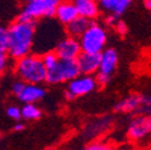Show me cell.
Here are the masks:
<instances>
[{
	"label": "cell",
	"mask_w": 151,
	"mask_h": 150,
	"mask_svg": "<svg viewBox=\"0 0 151 150\" xmlns=\"http://www.w3.org/2000/svg\"><path fill=\"white\" fill-rule=\"evenodd\" d=\"M13 130L16 131V132H19V131H23V130H24V125H23L22 123H17V124L14 125Z\"/></svg>",
	"instance_id": "cell-24"
},
{
	"label": "cell",
	"mask_w": 151,
	"mask_h": 150,
	"mask_svg": "<svg viewBox=\"0 0 151 150\" xmlns=\"http://www.w3.org/2000/svg\"><path fill=\"white\" fill-rule=\"evenodd\" d=\"M41 59H42V63H43V65H45V67L47 70L52 69L59 60L58 55L55 54V52H46L41 57Z\"/></svg>",
	"instance_id": "cell-18"
},
{
	"label": "cell",
	"mask_w": 151,
	"mask_h": 150,
	"mask_svg": "<svg viewBox=\"0 0 151 150\" xmlns=\"http://www.w3.org/2000/svg\"><path fill=\"white\" fill-rule=\"evenodd\" d=\"M100 53H88L81 52V54L76 59L77 66L79 69V73L83 74H96L100 67Z\"/></svg>",
	"instance_id": "cell-10"
},
{
	"label": "cell",
	"mask_w": 151,
	"mask_h": 150,
	"mask_svg": "<svg viewBox=\"0 0 151 150\" xmlns=\"http://www.w3.org/2000/svg\"><path fill=\"white\" fill-rule=\"evenodd\" d=\"M82 52L88 53H101L107 45L108 32L107 29L97 23L91 21L85 31L78 37Z\"/></svg>",
	"instance_id": "cell-3"
},
{
	"label": "cell",
	"mask_w": 151,
	"mask_h": 150,
	"mask_svg": "<svg viewBox=\"0 0 151 150\" xmlns=\"http://www.w3.org/2000/svg\"><path fill=\"white\" fill-rule=\"evenodd\" d=\"M36 34L32 21L18 19L7 29V53L13 59H19L31 52Z\"/></svg>",
	"instance_id": "cell-1"
},
{
	"label": "cell",
	"mask_w": 151,
	"mask_h": 150,
	"mask_svg": "<svg viewBox=\"0 0 151 150\" xmlns=\"http://www.w3.org/2000/svg\"><path fill=\"white\" fill-rule=\"evenodd\" d=\"M144 6L147 11L151 12V0H144Z\"/></svg>",
	"instance_id": "cell-25"
},
{
	"label": "cell",
	"mask_w": 151,
	"mask_h": 150,
	"mask_svg": "<svg viewBox=\"0 0 151 150\" xmlns=\"http://www.w3.org/2000/svg\"><path fill=\"white\" fill-rule=\"evenodd\" d=\"M151 135V113L147 115H138L132 119L127 127V137L131 141L140 142Z\"/></svg>",
	"instance_id": "cell-8"
},
{
	"label": "cell",
	"mask_w": 151,
	"mask_h": 150,
	"mask_svg": "<svg viewBox=\"0 0 151 150\" xmlns=\"http://www.w3.org/2000/svg\"><path fill=\"white\" fill-rule=\"evenodd\" d=\"M7 115L13 119V120H19L22 118V113H21V108L17 107V106H10L6 110Z\"/></svg>",
	"instance_id": "cell-20"
},
{
	"label": "cell",
	"mask_w": 151,
	"mask_h": 150,
	"mask_svg": "<svg viewBox=\"0 0 151 150\" xmlns=\"http://www.w3.org/2000/svg\"><path fill=\"white\" fill-rule=\"evenodd\" d=\"M99 87L96 78L93 74H83L79 73L77 77L72 78L67 82V88L65 96L67 100H74L77 97H83L93 92Z\"/></svg>",
	"instance_id": "cell-6"
},
{
	"label": "cell",
	"mask_w": 151,
	"mask_h": 150,
	"mask_svg": "<svg viewBox=\"0 0 151 150\" xmlns=\"http://www.w3.org/2000/svg\"><path fill=\"white\" fill-rule=\"evenodd\" d=\"M60 1L61 0H30L23 7L19 19L35 22L42 17H53Z\"/></svg>",
	"instance_id": "cell-4"
},
{
	"label": "cell",
	"mask_w": 151,
	"mask_h": 150,
	"mask_svg": "<svg viewBox=\"0 0 151 150\" xmlns=\"http://www.w3.org/2000/svg\"><path fill=\"white\" fill-rule=\"evenodd\" d=\"M0 137H1V135H0Z\"/></svg>",
	"instance_id": "cell-26"
},
{
	"label": "cell",
	"mask_w": 151,
	"mask_h": 150,
	"mask_svg": "<svg viewBox=\"0 0 151 150\" xmlns=\"http://www.w3.org/2000/svg\"><path fill=\"white\" fill-rule=\"evenodd\" d=\"M54 16L59 23L66 25L71 21H73L76 17H78V12L72 0H61L55 9Z\"/></svg>",
	"instance_id": "cell-14"
},
{
	"label": "cell",
	"mask_w": 151,
	"mask_h": 150,
	"mask_svg": "<svg viewBox=\"0 0 151 150\" xmlns=\"http://www.w3.org/2000/svg\"><path fill=\"white\" fill-rule=\"evenodd\" d=\"M7 58H6V53H0V73L4 72L5 69L7 67Z\"/></svg>",
	"instance_id": "cell-23"
},
{
	"label": "cell",
	"mask_w": 151,
	"mask_h": 150,
	"mask_svg": "<svg viewBox=\"0 0 151 150\" xmlns=\"http://www.w3.org/2000/svg\"><path fill=\"white\" fill-rule=\"evenodd\" d=\"M0 53H7V29L0 27Z\"/></svg>",
	"instance_id": "cell-19"
},
{
	"label": "cell",
	"mask_w": 151,
	"mask_h": 150,
	"mask_svg": "<svg viewBox=\"0 0 151 150\" xmlns=\"http://www.w3.org/2000/svg\"><path fill=\"white\" fill-rule=\"evenodd\" d=\"M78 16H82L89 21H95L101 13L97 0H72Z\"/></svg>",
	"instance_id": "cell-13"
},
{
	"label": "cell",
	"mask_w": 151,
	"mask_h": 150,
	"mask_svg": "<svg viewBox=\"0 0 151 150\" xmlns=\"http://www.w3.org/2000/svg\"><path fill=\"white\" fill-rule=\"evenodd\" d=\"M143 105V96L138 94H131L125 99L120 100L115 106L114 110L118 113H133L140 109Z\"/></svg>",
	"instance_id": "cell-15"
},
{
	"label": "cell",
	"mask_w": 151,
	"mask_h": 150,
	"mask_svg": "<svg viewBox=\"0 0 151 150\" xmlns=\"http://www.w3.org/2000/svg\"><path fill=\"white\" fill-rule=\"evenodd\" d=\"M14 70L17 76L23 82L35 84H41L46 82L47 69L45 67L40 55L29 53L24 57L17 59Z\"/></svg>",
	"instance_id": "cell-2"
},
{
	"label": "cell",
	"mask_w": 151,
	"mask_h": 150,
	"mask_svg": "<svg viewBox=\"0 0 151 150\" xmlns=\"http://www.w3.org/2000/svg\"><path fill=\"white\" fill-rule=\"evenodd\" d=\"M100 54H101V59H100V67L97 72L111 77L116 71L118 64H119L118 52L114 48H104Z\"/></svg>",
	"instance_id": "cell-11"
},
{
	"label": "cell",
	"mask_w": 151,
	"mask_h": 150,
	"mask_svg": "<svg viewBox=\"0 0 151 150\" xmlns=\"http://www.w3.org/2000/svg\"><path fill=\"white\" fill-rule=\"evenodd\" d=\"M91 21L86 19V18L82 17V16H78L76 17L73 21H71L68 24H66V32L68 36H72V37H78L85 31V29L89 27Z\"/></svg>",
	"instance_id": "cell-16"
},
{
	"label": "cell",
	"mask_w": 151,
	"mask_h": 150,
	"mask_svg": "<svg viewBox=\"0 0 151 150\" xmlns=\"http://www.w3.org/2000/svg\"><path fill=\"white\" fill-rule=\"evenodd\" d=\"M12 92L23 103H36L46 96V90L41 87V84L27 83L23 81L13 83Z\"/></svg>",
	"instance_id": "cell-7"
},
{
	"label": "cell",
	"mask_w": 151,
	"mask_h": 150,
	"mask_svg": "<svg viewBox=\"0 0 151 150\" xmlns=\"http://www.w3.org/2000/svg\"><path fill=\"white\" fill-rule=\"evenodd\" d=\"M21 113H22L23 119L30 120V121L40 119L41 115H42L41 109L35 103H24V106L21 108Z\"/></svg>",
	"instance_id": "cell-17"
},
{
	"label": "cell",
	"mask_w": 151,
	"mask_h": 150,
	"mask_svg": "<svg viewBox=\"0 0 151 150\" xmlns=\"http://www.w3.org/2000/svg\"><path fill=\"white\" fill-rule=\"evenodd\" d=\"M97 3L101 11L119 18L128 10L132 0H97Z\"/></svg>",
	"instance_id": "cell-12"
},
{
	"label": "cell",
	"mask_w": 151,
	"mask_h": 150,
	"mask_svg": "<svg viewBox=\"0 0 151 150\" xmlns=\"http://www.w3.org/2000/svg\"><path fill=\"white\" fill-rule=\"evenodd\" d=\"M55 54L58 55L59 59L65 60H76L77 57L81 54V45L78 39L72 36H67L65 39L60 40L58 45L55 46Z\"/></svg>",
	"instance_id": "cell-9"
},
{
	"label": "cell",
	"mask_w": 151,
	"mask_h": 150,
	"mask_svg": "<svg viewBox=\"0 0 151 150\" xmlns=\"http://www.w3.org/2000/svg\"><path fill=\"white\" fill-rule=\"evenodd\" d=\"M114 29L120 35H125L127 32V25H126V23L122 22L121 19H119V18H118V21L114 23Z\"/></svg>",
	"instance_id": "cell-22"
},
{
	"label": "cell",
	"mask_w": 151,
	"mask_h": 150,
	"mask_svg": "<svg viewBox=\"0 0 151 150\" xmlns=\"http://www.w3.org/2000/svg\"><path fill=\"white\" fill-rule=\"evenodd\" d=\"M79 74V69L76 60H65L59 59L52 69L47 70L46 82L49 84H60L67 83L72 78L77 77Z\"/></svg>",
	"instance_id": "cell-5"
},
{
	"label": "cell",
	"mask_w": 151,
	"mask_h": 150,
	"mask_svg": "<svg viewBox=\"0 0 151 150\" xmlns=\"http://www.w3.org/2000/svg\"><path fill=\"white\" fill-rule=\"evenodd\" d=\"M86 149H89V150H109V149H111V146L108 145L106 142L99 141V142H92V143H90V144L86 146Z\"/></svg>",
	"instance_id": "cell-21"
}]
</instances>
